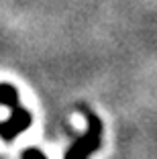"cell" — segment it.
Returning <instances> with one entry per match:
<instances>
[{"instance_id": "1", "label": "cell", "mask_w": 157, "mask_h": 159, "mask_svg": "<svg viewBox=\"0 0 157 159\" xmlns=\"http://www.w3.org/2000/svg\"><path fill=\"white\" fill-rule=\"evenodd\" d=\"M78 110L84 114V118H86V131L67 147L63 159H90L98 151V147H100V143H102L104 125H102V120L98 118V114L94 112L92 108L84 106V104H80Z\"/></svg>"}, {"instance_id": "2", "label": "cell", "mask_w": 157, "mask_h": 159, "mask_svg": "<svg viewBox=\"0 0 157 159\" xmlns=\"http://www.w3.org/2000/svg\"><path fill=\"white\" fill-rule=\"evenodd\" d=\"M31 122H33V116H31V112H29L27 108H23L21 104L14 106L10 116L6 118L4 122H0V139L14 141L21 133H25L29 126H31Z\"/></svg>"}, {"instance_id": "3", "label": "cell", "mask_w": 157, "mask_h": 159, "mask_svg": "<svg viewBox=\"0 0 157 159\" xmlns=\"http://www.w3.org/2000/svg\"><path fill=\"white\" fill-rule=\"evenodd\" d=\"M21 100H19V92L12 84H0V106H8L12 110L14 106H19Z\"/></svg>"}, {"instance_id": "4", "label": "cell", "mask_w": 157, "mask_h": 159, "mask_svg": "<svg viewBox=\"0 0 157 159\" xmlns=\"http://www.w3.org/2000/svg\"><path fill=\"white\" fill-rule=\"evenodd\" d=\"M21 159H47V157H45V153H43V151L37 149V147H29V149L23 151Z\"/></svg>"}]
</instances>
